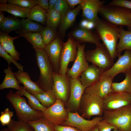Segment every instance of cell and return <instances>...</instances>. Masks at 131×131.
Returning a JSON list of instances; mask_svg holds the SVG:
<instances>
[{
	"mask_svg": "<svg viewBox=\"0 0 131 131\" xmlns=\"http://www.w3.org/2000/svg\"><path fill=\"white\" fill-rule=\"evenodd\" d=\"M102 117L121 131H131V105L105 111Z\"/></svg>",
	"mask_w": 131,
	"mask_h": 131,
	"instance_id": "cell-5",
	"label": "cell"
},
{
	"mask_svg": "<svg viewBox=\"0 0 131 131\" xmlns=\"http://www.w3.org/2000/svg\"><path fill=\"white\" fill-rule=\"evenodd\" d=\"M19 37H12L2 31L0 32V44L4 49L16 61L20 59V53L16 50L13 42L14 40Z\"/></svg>",
	"mask_w": 131,
	"mask_h": 131,
	"instance_id": "cell-22",
	"label": "cell"
},
{
	"mask_svg": "<svg viewBox=\"0 0 131 131\" xmlns=\"http://www.w3.org/2000/svg\"><path fill=\"white\" fill-rule=\"evenodd\" d=\"M52 90L57 99L62 100L65 104L68 101L70 96V83L69 77L54 72L53 74Z\"/></svg>",
	"mask_w": 131,
	"mask_h": 131,
	"instance_id": "cell-12",
	"label": "cell"
},
{
	"mask_svg": "<svg viewBox=\"0 0 131 131\" xmlns=\"http://www.w3.org/2000/svg\"><path fill=\"white\" fill-rule=\"evenodd\" d=\"M85 53L87 61L104 72L109 69L114 64V60L103 43L96 46L94 49L87 50Z\"/></svg>",
	"mask_w": 131,
	"mask_h": 131,
	"instance_id": "cell-7",
	"label": "cell"
},
{
	"mask_svg": "<svg viewBox=\"0 0 131 131\" xmlns=\"http://www.w3.org/2000/svg\"><path fill=\"white\" fill-rule=\"evenodd\" d=\"M36 5L48 11L49 9V1L48 0H34Z\"/></svg>",
	"mask_w": 131,
	"mask_h": 131,
	"instance_id": "cell-45",
	"label": "cell"
},
{
	"mask_svg": "<svg viewBox=\"0 0 131 131\" xmlns=\"http://www.w3.org/2000/svg\"><path fill=\"white\" fill-rule=\"evenodd\" d=\"M63 43L61 38L57 36L46 45L44 49L51 63L54 71L57 73L60 67V57Z\"/></svg>",
	"mask_w": 131,
	"mask_h": 131,
	"instance_id": "cell-17",
	"label": "cell"
},
{
	"mask_svg": "<svg viewBox=\"0 0 131 131\" xmlns=\"http://www.w3.org/2000/svg\"><path fill=\"white\" fill-rule=\"evenodd\" d=\"M54 8L60 14L61 19L71 9L66 0H58Z\"/></svg>",
	"mask_w": 131,
	"mask_h": 131,
	"instance_id": "cell-39",
	"label": "cell"
},
{
	"mask_svg": "<svg viewBox=\"0 0 131 131\" xmlns=\"http://www.w3.org/2000/svg\"><path fill=\"white\" fill-rule=\"evenodd\" d=\"M61 19L60 14L54 8L49 9L46 15V25L56 30Z\"/></svg>",
	"mask_w": 131,
	"mask_h": 131,
	"instance_id": "cell-35",
	"label": "cell"
},
{
	"mask_svg": "<svg viewBox=\"0 0 131 131\" xmlns=\"http://www.w3.org/2000/svg\"><path fill=\"white\" fill-rule=\"evenodd\" d=\"M0 56L4 58L7 62L8 66L13 63L18 69V70L24 71V67L17 62L13 57L7 53L3 48L0 44Z\"/></svg>",
	"mask_w": 131,
	"mask_h": 131,
	"instance_id": "cell-38",
	"label": "cell"
},
{
	"mask_svg": "<svg viewBox=\"0 0 131 131\" xmlns=\"http://www.w3.org/2000/svg\"><path fill=\"white\" fill-rule=\"evenodd\" d=\"M8 3L15 4L23 8H32L36 5L34 0H8Z\"/></svg>",
	"mask_w": 131,
	"mask_h": 131,
	"instance_id": "cell-41",
	"label": "cell"
},
{
	"mask_svg": "<svg viewBox=\"0 0 131 131\" xmlns=\"http://www.w3.org/2000/svg\"><path fill=\"white\" fill-rule=\"evenodd\" d=\"M47 12V11L36 5L31 9L27 18L42 25H46Z\"/></svg>",
	"mask_w": 131,
	"mask_h": 131,
	"instance_id": "cell-29",
	"label": "cell"
},
{
	"mask_svg": "<svg viewBox=\"0 0 131 131\" xmlns=\"http://www.w3.org/2000/svg\"><path fill=\"white\" fill-rule=\"evenodd\" d=\"M0 131H11L8 127L5 128L1 129Z\"/></svg>",
	"mask_w": 131,
	"mask_h": 131,
	"instance_id": "cell-51",
	"label": "cell"
},
{
	"mask_svg": "<svg viewBox=\"0 0 131 131\" xmlns=\"http://www.w3.org/2000/svg\"><path fill=\"white\" fill-rule=\"evenodd\" d=\"M113 131H121L118 129L116 128V129H114Z\"/></svg>",
	"mask_w": 131,
	"mask_h": 131,
	"instance_id": "cell-54",
	"label": "cell"
},
{
	"mask_svg": "<svg viewBox=\"0 0 131 131\" xmlns=\"http://www.w3.org/2000/svg\"><path fill=\"white\" fill-rule=\"evenodd\" d=\"M13 112L10 111L8 108H6L4 111H1L0 116V121L2 126L8 125L12 120Z\"/></svg>",
	"mask_w": 131,
	"mask_h": 131,
	"instance_id": "cell-40",
	"label": "cell"
},
{
	"mask_svg": "<svg viewBox=\"0 0 131 131\" xmlns=\"http://www.w3.org/2000/svg\"><path fill=\"white\" fill-rule=\"evenodd\" d=\"M103 72L101 69L92 64L82 73L78 78L86 89L97 82L101 78Z\"/></svg>",
	"mask_w": 131,
	"mask_h": 131,
	"instance_id": "cell-20",
	"label": "cell"
},
{
	"mask_svg": "<svg viewBox=\"0 0 131 131\" xmlns=\"http://www.w3.org/2000/svg\"><path fill=\"white\" fill-rule=\"evenodd\" d=\"M81 10V5H78L75 8L70 9L61 19L59 32L61 37L65 35L66 31L73 25Z\"/></svg>",
	"mask_w": 131,
	"mask_h": 131,
	"instance_id": "cell-23",
	"label": "cell"
},
{
	"mask_svg": "<svg viewBox=\"0 0 131 131\" xmlns=\"http://www.w3.org/2000/svg\"><path fill=\"white\" fill-rule=\"evenodd\" d=\"M79 44L74 39L70 37L66 42H63L60 57V67L58 73L59 74H66L69 64L75 60Z\"/></svg>",
	"mask_w": 131,
	"mask_h": 131,
	"instance_id": "cell-8",
	"label": "cell"
},
{
	"mask_svg": "<svg viewBox=\"0 0 131 131\" xmlns=\"http://www.w3.org/2000/svg\"><path fill=\"white\" fill-rule=\"evenodd\" d=\"M116 62L102 74L113 78L120 73H126L131 69V51L125 50L123 54L119 56Z\"/></svg>",
	"mask_w": 131,
	"mask_h": 131,
	"instance_id": "cell-16",
	"label": "cell"
},
{
	"mask_svg": "<svg viewBox=\"0 0 131 131\" xmlns=\"http://www.w3.org/2000/svg\"><path fill=\"white\" fill-rule=\"evenodd\" d=\"M68 112L67 117L62 125L73 127L81 131H90L103 119L102 116H98L91 120H87L77 112Z\"/></svg>",
	"mask_w": 131,
	"mask_h": 131,
	"instance_id": "cell-10",
	"label": "cell"
},
{
	"mask_svg": "<svg viewBox=\"0 0 131 131\" xmlns=\"http://www.w3.org/2000/svg\"><path fill=\"white\" fill-rule=\"evenodd\" d=\"M17 91L21 96L24 95L27 98L28 100L29 105L33 110L43 112L46 109L33 95L28 92L23 86H21V90Z\"/></svg>",
	"mask_w": 131,
	"mask_h": 131,
	"instance_id": "cell-34",
	"label": "cell"
},
{
	"mask_svg": "<svg viewBox=\"0 0 131 131\" xmlns=\"http://www.w3.org/2000/svg\"><path fill=\"white\" fill-rule=\"evenodd\" d=\"M44 107L47 108L53 105L57 99L52 90L33 95Z\"/></svg>",
	"mask_w": 131,
	"mask_h": 131,
	"instance_id": "cell-32",
	"label": "cell"
},
{
	"mask_svg": "<svg viewBox=\"0 0 131 131\" xmlns=\"http://www.w3.org/2000/svg\"><path fill=\"white\" fill-rule=\"evenodd\" d=\"M71 9H73L75 6L77 5H80L83 0H66Z\"/></svg>",
	"mask_w": 131,
	"mask_h": 131,
	"instance_id": "cell-46",
	"label": "cell"
},
{
	"mask_svg": "<svg viewBox=\"0 0 131 131\" xmlns=\"http://www.w3.org/2000/svg\"><path fill=\"white\" fill-rule=\"evenodd\" d=\"M104 111L131 105V94L114 91L103 99Z\"/></svg>",
	"mask_w": 131,
	"mask_h": 131,
	"instance_id": "cell-14",
	"label": "cell"
},
{
	"mask_svg": "<svg viewBox=\"0 0 131 131\" xmlns=\"http://www.w3.org/2000/svg\"><path fill=\"white\" fill-rule=\"evenodd\" d=\"M70 92L69 99L66 104L68 108L67 111L77 112L79 109L81 99L86 88L78 78L69 77Z\"/></svg>",
	"mask_w": 131,
	"mask_h": 131,
	"instance_id": "cell-11",
	"label": "cell"
},
{
	"mask_svg": "<svg viewBox=\"0 0 131 131\" xmlns=\"http://www.w3.org/2000/svg\"><path fill=\"white\" fill-rule=\"evenodd\" d=\"M105 2L99 0H83L80 4L82 16L84 19L94 23L99 17L98 14L100 8Z\"/></svg>",
	"mask_w": 131,
	"mask_h": 131,
	"instance_id": "cell-19",
	"label": "cell"
},
{
	"mask_svg": "<svg viewBox=\"0 0 131 131\" xmlns=\"http://www.w3.org/2000/svg\"><path fill=\"white\" fill-rule=\"evenodd\" d=\"M6 97L15 109L18 120L33 121L43 116L42 112L33 109L17 91L14 93L10 90Z\"/></svg>",
	"mask_w": 131,
	"mask_h": 131,
	"instance_id": "cell-2",
	"label": "cell"
},
{
	"mask_svg": "<svg viewBox=\"0 0 131 131\" xmlns=\"http://www.w3.org/2000/svg\"><path fill=\"white\" fill-rule=\"evenodd\" d=\"M97 126L98 131H111L112 129L117 128L114 125L103 119L100 121Z\"/></svg>",
	"mask_w": 131,
	"mask_h": 131,
	"instance_id": "cell-42",
	"label": "cell"
},
{
	"mask_svg": "<svg viewBox=\"0 0 131 131\" xmlns=\"http://www.w3.org/2000/svg\"><path fill=\"white\" fill-rule=\"evenodd\" d=\"M28 122L34 131H55L53 125L43 116L37 120Z\"/></svg>",
	"mask_w": 131,
	"mask_h": 131,
	"instance_id": "cell-33",
	"label": "cell"
},
{
	"mask_svg": "<svg viewBox=\"0 0 131 131\" xmlns=\"http://www.w3.org/2000/svg\"><path fill=\"white\" fill-rule=\"evenodd\" d=\"M94 24L96 32L114 60L117 57V42L120 34V27L113 25L99 17Z\"/></svg>",
	"mask_w": 131,
	"mask_h": 131,
	"instance_id": "cell-1",
	"label": "cell"
},
{
	"mask_svg": "<svg viewBox=\"0 0 131 131\" xmlns=\"http://www.w3.org/2000/svg\"><path fill=\"white\" fill-rule=\"evenodd\" d=\"M103 19L118 27L130 26L131 24V10L123 7L103 5L98 12Z\"/></svg>",
	"mask_w": 131,
	"mask_h": 131,
	"instance_id": "cell-4",
	"label": "cell"
},
{
	"mask_svg": "<svg viewBox=\"0 0 131 131\" xmlns=\"http://www.w3.org/2000/svg\"><path fill=\"white\" fill-rule=\"evenodd\" d=\"M85 44H79L77 47V54L74 64L71 68H68L66 74L70 78H78L82 73L89 65L85 55Z\"/></svg>",
	"mask_w": 131,
	"mask_h": 131,
	"instance_id": "cell-15",
	"label": "cell"
},
{
	"mask_svg": "<svg viewBox=\"0 0 131 131\" xmlns=\"http://www.w3.org/2000/svg\"><path fill=\"white\" fill-rule=\"evenodd\" d=\"M55 131H81L77 128L71 126L59 125H54Z\"/></svg>",
	"mask_w": 131,
	"mask_h": 131,
	"instance_id": "cell-44",
	"label": "cell"
},
{
	"mask_svg": "<svg viewBox=\"0 0 131 131\" xmlns=\"http://www.w3.org/2000/svg\"><path fill=\"white\" fill-rule=\"evenodd\" d=\"M114 78L102 74L95 83L86 89L84 93L95 96L103 99L114 91L112 88Z\"/></svg>",
	"mask_w": 131,
	"mask_h": 131,
	"instance_id": "cell-13",
	"label": "cell"
},
{
	"mask_svg": "<svg viewBox=\"0 0 131 131\" xmlns=\"http://www.w3.org/2000/svg\"><path fill=\"white\" fill-rule=\"evenodd\" d=\"M125 74L124 79L120 82H113L112 88L115 92L131 94V69Z\"/></svg>",
	"mask_w": 131,
	"mask_h": 131,
	"instance_id": "cell-30",
	"label": "cell"
},
{
	"mask_svg": "<svg viewBox=\"0 0 131 131\" xmlns=\"http://www.w3.org/2000/svg\"><path fill=\"white\" fill-rule=\"evenodd\" d=\"M40 33L46 45L50 43L58 36L56 30L47 26L44 27Z\"/></svg>",
	"mask_w": 131,
	"mask_h": 131,
	"instance_id": "cell-37",
	"label": "cell"
},
{
	"mask_svg": "<svg viewBox=\"0 0 131 131\" xmlns=\"http://www.w3.org/2000/svg\"><path fill=\"white\" fill-rule=\"evenodd\" d=\"M89 22V21L85 19L82 20L80 23V27L87 29Z\"/></svg>",
	"mask_w": 131,
	"mask_h": 131,
	"instance_id": "cell-47",
	"label": "cell"
},
{
	"mask_svg": "<svg viewBox=\"0 0 131 131\" xmlns=\"http://www.w3.org/2000/svg\"><path fill=\"white\" fill-rule=\"evenodd\" d=\"M34 49L37 64L40 72L36 82L44 91L52 90L54 71L48 56L44 49L38 48Z\"/></svg>",
	"mask_w": 131,
	"mask_h": 131,
	"instance_id": "cell-3",
	"label": "cell"
},
{
	"mask_svg": "<svg viewBox=\"0 0 131 131\" xmlns=\"http://www.w3.org/2000/svg\"><path fill=\"white\" fill-rule=\"evenodd\" d=\"M8 127L11 131H34L33 127L27 122L12 119Z\"/></svg>",
	"mask_w": 131,
	"mask_h": 131,
	"instance_id": "cell-36",
	"label": "cell"
},
{
	"mask_svg": "<svg viewBox=\"0 0 131 131\" xmlns=\"http://www.w3.org/2000/svg\"><path fill=\"white\" fill-rule=\"evenodd\" d=\"M8 0H0V4H5L8 2Z\"/></svg>",
	"mask_w": 131,
	"mask_h": 131,
	"instance_id": "cell-50",
	"label": "cell"
},
{
	"mask_svg": "<svg viewBox=\"0 0 131 131\" xmlns=\"http://www.w3.org/2000/svg\"><path fill=\"white\" fill-rule=\"evenodd\" d=\"M5 17L2 11H0V23L3 20Z\"/></svg>",
	"mask_w": 131,
	"mask_h": 131,
	"instance_id": "cell-49",
	"label": "cell"
},
{
	"mask_svg": "<svg viewBox=\"0 0 131 131\" xmlns=\"http://www.w3.org/2000/svg\"><path fill=\"white\" fill-rule=\"evenodd\" d=\"M68 34L69 37L74 39L79 44L90 43L98 46L101 44L100 38L97 33L87 29L80 27L72 31Z\"/></svg>",
	"mask_w": 131,
	"mask_h": 131,
	"instance_id": "cell-18",
	"label": "cell"
},
{
	"mask_svg": "<svg viewBox=\"0 0 131 131\" xmlns=\"http://www.w3.org/2000/svg\"><path fill=\"white\" fill-rule=\"evenodd\" d=\"M120 27L121 33L117 47V57L124 50L131 51V31L125 30L123 26Z\"/></svg>",
	"mask_w": 131,
	"mask_h": 131,
	"instance_id": "cell-27",
	"label": "cell"
},
{
	"mask_svg": "<svg viewBox=\"0 0 131 131\" xmlns=\"http://www.w3.org/2000/svg\"><path fill=\"white\" fill-rule=\"evenodd\" d=\"M31 8L22 7L16 4L7 3L0 4V11L7 12L16 17L27 18Z\"/></svg>",
	"mask_w": 131,
	"mask_h": 131,
	"instance_id": "cell-25",
	"label": "cell"
},
{
	"mask_svg": "<svg viewBox=\"0 0 131 131\" xmlns=\"http://www.w3.org/2000/svg\"><path fill=\"white\" fill-rule=\"evenodd\" d=\"M90 131H98V127L96 126Z\"/></svg>",
	"mask_w": 131,
	"mask_h": 131,
	"instance_id": "cell-52",
	"label": "cell"
},
{
	"mask_svg": "<svg viewBox=\"0 0 131 131\" xmlns=\"http://www.w3.org/2000/svg\"><path fill=\"white\" fill-rule=\"evenodd\" d=\"M18 36L25 38L32 44L34 49L38 48L44 49L46 45L40 32L28 33Z\"/></svg>",
	"mask_w": 131,
	"mask_h": 131,
	"instance_id": "cell-31",
	"label": "cell"
},
{
	"mask_svg": "<svg viewBox=\"0 0 131 131\" xmlns=\"http://www.w3.org/2000/svg\"><path fill=\"white\" fill-rule=\"evenodd\" d=\"M130 18L131 19V14L130 15ZM127 31H131V24L129 26L127 27Z\"/></svg>",
	"mask_w": 131,
	"mask_h": 131,
	"instance_id": "cell-53",
	"label": "cell"
},
{
	"mask_svg": "<svg viewBox=\"0 0 131 131\" xmlns=\"http://www.w3.org/2000/svg\"><path fill=\"white\" fill-rule=\"evenodd\" d=\"M108 5L120 6L131 10V0H113L109 3Z\"/></svg>",
	"mask_w": 131,
	"mask_h": 131,
	"instance_id": "cell-43",
	"label": "cell"
},
{
	"mask_svg": "<svg viewBox=\"0 0 131 131\" xmlns=\"http://www.w3.org/2000/svg\"><path fill=\"white\" fill-rule=\"evenodd\" d=\"M21 28L19 30L16 31L19 35L28 33L40 32L44 27L39 23L33 22L27 18H23L21 20Z\"/></svg>",
	"mask_w": 131,
	"mask_h": 131,
	"instance_id": "cell-28",
	"label": "cell"
},
{
	"mask_svg": "<svg viewBox=\"0 0 131 131\" xmlns=\"http://www.w3.org/2000/svg\"><path fill=\"white\" fill-rule=\"evenodd\" d=\"M21 28V20L16 16L5 17L0 23V30L8 33L13 31L19 30Z\"/></svg>",
	"mask_w": 131,
	"mask_h": 131,
	"instance_id": "cell-26",
	"label": "cell"
},
{
	"mask_svg": "<svg viewBox=\"0 0 131 131\" xmlns=\"http://www.w3.org/2000/svg\"><path fill=\"white\" fill-rule=\"evenodd\" d=\"M65 105L62 100L57 99L53 105L42 112L43 116L53 125H62L68 116V112L66 109Z\"/></svg>",
	"mask_w": 131,
	"mask_h": 131,
	"instance_id": "cell-9",
	"label": "cell"
},
{
	"mask_svg": "<svg viewBox=\"0 0 131 131\" xmlns=\"http://www.w3.org/2000/svg\"><path fill=\"white\" fill-rule=\"evenodd\" d=\"M14 74L19 83L23 85L24 89L29 93L34 95L44 92L40 88L36 82L31 80L30 76L27 72L18 70L14 73Z\"/></svg>",
	"mask_w": 131,
	"mask_h": 131,
	"instance_id": "cell-21",
	"label": "cell"
},
{
	"mask_svg": "<svg viewBox=\"0 0 131 131\" xmlns=\"http://www.w3.org/2000/svg\"><path fill=\"white\" fill-rule=\"evenodd\" d=\"M81 116L90 119L94 115L102 116L104 112L103 100L85 93L82 96L79 108Z\"/></svg>",
	"mask_w": 131,
	"mask_h": 131,
	"instance_id": "cell-6",
	"label": "cell"
},
{
	"mask_svg": "<svg viewBox=\"0 0 131 131\" xmlns=\"http://www.w3.org/2000/svg\"><path fill=\"white\" fill-rule=\"evenodd\" d=\"M57 0H49V9H51L54 8Z\"/></svg>",
	"mask_w": 131,
	"mask_h": 131,
	"instance_id": "cell-48",
	"label": "cell"
},
{
	"mask_svg": "<svg viewBox=\"0 0 131 131\" xmlns=\"http://www.w3.org/2000/svg\"><path fill=\"white\" fill-rule=\"evenodd\" d=\"M4 72L5 75L2 82L0 85V90L13 88L17 90H21V86L19 85V83L15 76L14 73L12 71L11 67L8 66L7 68L4 69Z\"/></svg>",
	"mask_w": 131,
	"mask_h": 131,
	"instance_id": "cell-24",
	"label": "cell"
}]
</instances>
